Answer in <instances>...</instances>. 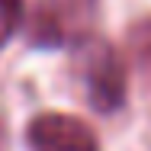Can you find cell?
Masks as SVG:
<instances>
[{"mask_svg": "<svg viewBox=\"0 0 151 151\" xmlns=\"http://www.w3.org/2000/svg\"><path fill=\"white\" fill-rule=\"evenodd\" d=\"M0 151H3V125H0Z\"/></svg>", "mask_w": 151, "mask_h": 151, "instance_id": "6", "label": "cell"}, {"mask_svg": "<svg viewBox=\"0 0 151 151\" xmlns=\"http://www.w3.org/2000/svg\"><path fill=\"white\" fill-rule=\"evenodd\" d=\"M96 0H39L29 19V42L42 48L81 45L90 39Z\"/></svg>", "mask_w": 151, "mask_h": 151, "instance_id": "2", "label": "cell"}, {"mask_svg": "<svg viewBox=\"0 0 151 151\" xmlns=\"http://www.w3.org/2000/svg\"><path fill=\"white\" fill-rule=\"evenodd\" d=\"M74 74L84 87V96L96 113H116L125 103V64L113 42L84 39L77 45Z\"/></svg>", "mask_w": 151, "mask_h": 151, "instance_id": "1", "label": "cell"}, {"mask_svg": "<svg viewBox=\"0 0 151 151\" xmlns=\"http://www.w3.org/2000/svg\"><path fill=\"white\" fill-rule=\"evenodd\" d=\"M23 23V0H0V45L19 29Z\"/></svg>", "mask_w": 151, "mask_h": 151, "instance_id": "5", "label": "cell"}, {"mask_svg": "<svg viewBox=\"0 0 151 151\" xmlns=\"http://www.w3.org/2000/svg\"><path fill=\"white\" fill-rule=\"evenodd\" d=\"M129 48H132V55L142 64H151V16L148 19H138L129 29Z\"/></svg>", "mask_w": 151, "mask_h": 151, "instance_id": "4", "label": "cell"}, {"mask_svg": "<svg viewBox=\"0 0 151 151\" xmlns=\"http://www.w3.org/2000/svg\"><path fill=\"white\" fill-rule=\"evenodd\" d=\"M32 151H100L93 129L68 113H42L26 125Z\"/></svg>", "mask_w": 151, "mask_h": 151, "instance_id": "3", "label": "cell"}]
</instances>
